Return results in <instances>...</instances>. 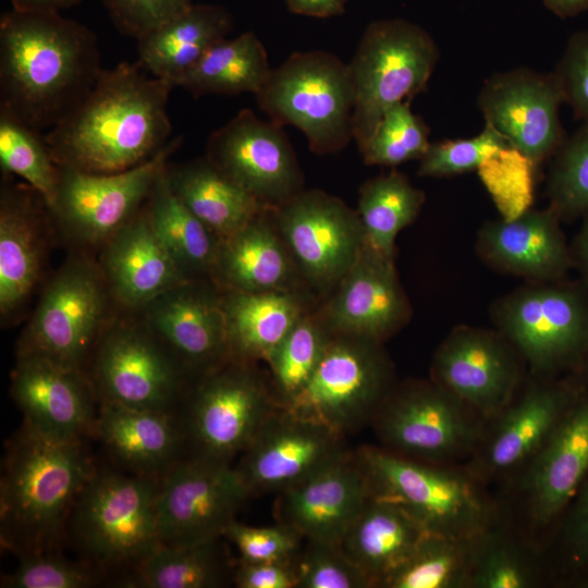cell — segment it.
<instances>
[{"label":"cell","mask_w":588,"mask_h":588,"mask_svg":"<svg viewBox=\"0 0 588 588\" xmlns=\"http://www.w3.org/2000/svg\"><path fill=\"white\" fill-rule=\"evenodd\" d=\"M3 179L0 195V313L15 314L36 289L42 272L51 220L46 200L28 184Z\"/></svg>","instance_id":"cell-29"},{"label":"cell","mask_w":588,"mask_h":588,"mask_svg":"<svg viewBox=\"0 0 588 588\" xmlns=\"http://www.w3.org/2000/svg\"><path fill=\"white\" fill-rule=\"evenodd\" d=\"M83 444L46 437L23 424L8 444L1 475L2 547L23 556L57 546L96 470Z\"/></svg>","instance_id":"cell-3"},{"label":"cell","mask_w":588,"mask_h":588,"mask_svg":"<svg viewBox=\"0 0 588 588\" xmlns=\"http://www.w3.org/2000/svg\"><path fill=\"white\" fill-rule=\"evenodd\" d=\"M547 184L550 205L561 219L588 212V122L554 154Z\"/></svg>","instance_id":"cell-45"},{"label":"cell","mask_w":588,"mask_h":588,"mask_svg":"<svg viewBox=\"0 0 588 588\" xmlns=\"http://www.w3.org/2000/svg\"><path fill=\"white\" fill-rule=\"evenodd\" d=\"M524 365L499 331L460 326L438 347L432 380L487 422L520 390Z\"/></svg>","instance_id":"cell-19"},{"label":"cell","mask_w":588,"mask_h":588,"mask_svg":"<svg viewBox=\"0 0 588 588\" xmlns=\"http://www.w3.org/2000/svg\"><path fill=\"white\" fill-rule=\"evenodd\" d=\"M99 401L177 413L188 372L142 321L110 319L88 375Z\"/></svg>","instance_id":"cell-12"},{"label":"cell","mask_w":588,"mask_h":588,"mask_svg":"<svg viewBox=\"0 0 588 588\" xmlns=\"http://www.w3.org/2000/svg\"><path fill=\"white\" fill-rule=\"evenodd\" d=\"M98 262L112 299L140 311L189 279L156 233L144 206L100 248Z\"/></svg>","instance_id":"cell-28"},{"label":"cell","mask_w":588,"mask_h":588,"mask_svg":"<svg viewBox=\"0 0 588 588\" xmlns=\"http://www.w3.org/2000/svg\"><path fill=\"white\" fill-rule=\"evenodd\" d=\"M544 7L561 19L576 16L588 11V0H542Z\"/></svg>","instance_id":"cell-58"},{"label":"cell","mask_w":588,"mask_h":588,"mask_svg":"<svg viewBox=\"0 0 588 588\" xmlns=\"http://www.w3.org/2000/svg\"><path fill=\"white\" fill-rule=\"evenodd\" d=\"M12 399L24 425L46 437L78 441L94 431L99 402L89 376L39 357L17 358Z\"/></svg>","instance_id":"cell-22"},{"label":"cell","mask_w":588,"mask_h":588,"mask_svg":"<svg viewBox=\"0 0 588 588\" xmlns=\"http://www.w3.org/2000/svg\"><path fill=\"white\" fill-rule=\"evenodd\" d=\"M333 333L324 322L304 314L269 356L273 395L285 407L305 387Z\"/></svg>","instance_id":"cell-42"},{"label":"cell","mask_w":588,"mask_h":588,"mask_svg":"<svg viewBox=\"0 0 588 588\" xmlns=\"http://www.w3.org/2000/svg\"><path fill=\"white\" fill-rule=\"evenodd\" d=\"M430 145L429 128L403 101L385 111L371 136L358 147L364 163L396 167L420 160Z\"/></svg>","instance_id":"cell-44"},{"label":"cell","mask_w":588,"mask_h":588,"mask_svg":"<svg viewBox=\"0 0 588 588\" xmlns=\"http://www.w3.org/2000/svg\"><path fill=\"white\" fill-rule=\"evenodd\" d=\"M588 477V392L576 397L515 482L534 529L553 523Z\"/></svg>","instance_id":"cell-25"},{"label":"cell","mask_w":588,"mask_h":588,"mask_svg":"<svg viewBox=\"0 0 588 588\" xmlns=\"http://www.w3.org/2000/svg\"><path fill=\"white\" fill-rule=\"evenodd\" d=\"M173 88L138 62L102 69L81 103L44 136L54 162L107 174L148 161L171 140L167 106Z\"/></svg>","instance_id":"cell-1"},{"label":"cell","mask_w":588,"mask_h":588,"mask_svg":"<svg viewBox=\"0 0 588 588\" xmlns=\"http://www.w3.org/2000/svg\"><path fill=\"white\" fill-rule=\"evenodd\" d=\"M564 102L553 72L526 68L493 74L477 98L486 123L536 167L553 157L566 139L560 120V107Z\"/></svg>","instance_id":"cell-21"},{"label":"cell","mask_w":588,"mask_h":588,"mask_svg":"<svg viewBox=\"0 0 588 588\" xmlns=\"http://www.w3.org/2000/svg\"><path fill=\"white\" fill-rule=\"evenodd\" d=\"M371 492L405 510L428 532L474 539L501 520L487 485L466 467L365 446L356 454Z\"/></svg>","instance_id":"cell-4"},{"label":"cell","mask_w":588,"mask_h":588,"mask_svg":"<svg viewBox=\"0 0 588 588\" xmlns=\"http://www.w3.org/2000/svg\"><path fill=\"white\" fill-rule=\"evenodd\" d=\"M371 421L383 449L434 464L468 460L486 426L481 417L433 380L391 390Z\"/></svg>","instance_id":"cell-11"},{"label":"cell","mask_w":588,"mask_h":588,"mask_svg":"<svg viewBox=\"0 0 588 588\" xmlns=\"http://www.w3.org/2000/svg\"><path fill=\"white\" fill-rule=\"evenodd\" d=\"M140 311L143 322L188 375L198 377L230 358L222 292L189 280Z\"/></svg>","instance_id":"cell-23"},{"label":"cell","mask_w":588,"mask_h":588,"mask_svg":"<svg viewBox=\"0 0 588 588\" xmlns=\"http://www.w3.org/2000/svg\"><path fill=\"white\" fill-rule=\"evenodd\" d=\"M12 9L21 11L59 12L78 4L82 0H10Z\"/></svg>","instance_id":"cell-57"},{"label":"cell","mask_w":588,"mask_h":588,"mask_svg":"<svg viewBox=\"0 0 588 588\" xmlns=\"http://www.w3.org/2000/svg\"><path fill=\"white\" fill-rule=\"evenodd\" d=\"M167 164L158 174L145 207L156 233L179 268L189 280H196L197 274H211L220 237L173 192Z\"/></svg>","instance_id":"cell-37"},{"label":"cell","mask_w":588,"mask_h":588,"mask_svg":"<svg viewBox=\"0 0 588 588\" xmlns=\"http://www.w3.org/2000/svg\"><path fill=\"white\" fill-rule=\"evenodd\" d=\"M277 407L252 363L226 359L198 376L176 413L185 457L231 464Z\"/></svg>","instance_id":"cell-8"},{"label":"cell","mask_w":588,"mask_h":588,"mask_svg":"<svg viewBox=\"0 0 588 588\" xmlns=\"http://www.w3.org/2000/svg\"><path fill=\"white\" fill-rule=\"evenodd\" d=\"M296 588L371 587L339 543L306 540L296 558Z\"/></svg>","instance_id":"cell-48"},{"label":"cell","mask_w":588,"mask_h":588,"mask_svg":"<svg viewBox=\"0 0 588 588\" xmlns=\"http://www.w3.org/2000/svg\"><path fill=\"white\" fill-rule=\"evenodd\" d=\"M117 29L136 40L193 4V0H102Z\"/></svg>","instance_id":"cell-51"},{"label":"cell","mask_w":588,"mask_h":588,"mask_svg":"<svg viewBox=\"0 0 588 588\" xmlns=\"http://www.w3.org/2000/svg\"><path fill=\"white\" fill-rule=\"evenodd\" d=\"M224 537L237 549L240 560L246 562L294 561L304 540L293 528L280 523L268 527H253L237 520L226 528Z\"/></svg>","instance_id":"cell-50"},{"label":"cell","mask_w":588,"mask_h":588,"mask_svg":"<svg viewBox=\"0 0 588 588\" xmlns=\"http://www.w3.org/2000/svg\"><path fill=\"white\" fill-rule=\"evenodd\" d=\"M573 265L588 284V212L571 246Z\"/></svg>","instance_id":"cell-56"},{"label":"cell","mask_w":588,"mask_h":588,"mask_svg":"<svg viewBox=\"0 0 588 588\" xmlns=\"http://www.w3.org/2000/svg\"><path fill=\"white\" fill-rule=\"evenodd\" d=\"M0 166L3 174L17 175L39 193L49 206L59 181L45 137L5 110L0 109Z\"/></svg>","instance_id":"cell-43"},{"label":"cell","mask_w":588,"mask_h":588,"mask_svg":"<svg viewBox=\"0 0 588 588\" xmlns=\"http://www.w3.org/2000/svg\"><path fill=\"white\" fill-rule=\"evenodd\" d=\"M553 73L575 117L588 122V30L569 37Z\"/></svg>","instance_id":"cell-52"},{"label":"cell","mask_w":588,"mask_h":588,"mask_svg":"<svg viewBox=\"0 0 588 588\" xmlns=\"http://www.w3.org/2000/svg\"><path fill=\"white\" fill-rule=\"evenodd\" d=\"M336 285L323 317L333 334L381 343L409 319L411 306L400 283L394 258L367 243Z\"/></svg>","instance_id":"cell-24"},{"label":"cell","mask_w":588,"mask_h":588,"mask_svg":"<svg viewBox=\"0 0 588 588\" xmlns=\"http://www.w3.org/2000/svg\"><path fill=\"white\" fill-rule=\"evenodd\" d=\"M158 489L159 479L96 468L69 518L83 561L101 574L125 572V578L155 551Z\"/></svg>","instance_id":"cell-5"},{"label":"cell","mask_w":588,"mask_h":588,"mask_svg":"<svg viewBox=\"0 0 588 588\" xmlns=\"http://www.w3.org/2000/svg\"><path fill=\"white\" fill-rule=\"evenodd\" d=\"M294 264L318 286L336 285L366 244L357 211L320 189H304L273 208Z\"/></svg>","instance_id":"cell-18"},{"label":"cell","mask_w":588,"mask_h":588,"mask_svg":"<svg viewBox=\"0 0 588 588\" xmlns=\"http://www.w3.org/2000/svg\"><path fill=\"white\" fill-rule=\"evenodd\" d=\"M560 220L549 206L487 221L477 234V254L491 268L528 282L562 281L574 265Z\"/></svg>","instance_id":"cell-27"},{"label":"cell","mask_w":588,"mask_h":588,"mask_svg":"<svg viewBox=\"0 0 588 588\" xmlns=\"http://www.w3.org/2000/svg\"><path fill=\"white\" fill-rule=\"evenodd\" d=\"M287 9L295 14L328 19L342 14L347 0H283Z\"/></svg>","instance_id":"cell-55"},{"label":"cell","mask_w":588,"mask_h":588,"mask_svg":"<svg viewBox=\"0 0 588 588\" xmlns=\"http://www.w3.org/2000/svg\"><path fill=\"white\" fill-rule=\"evenodd\" d=\"M491 317L534 376L551 377L588 355V293L583 286L528 282L499 298Z\"/></svg>","instance_id":"cell-10"},{"label":"cell","mask_w":588,"mask_h":588,"mask_svg":"<svg viewBox=\"0 0 588 588\" xmlns=\"http://www.w3.org/2000/svg\"><path fill=\"white\" fill-rule=\"evenodd\" d=\"M439 60L432 36L403 19L371 22L348 64L354 90L353 140L362 146L387 110L424 91Z\"/></svg>","instance_id":"cell-7"},{"label":"cell","mask_w":588,"mask_h":588,"mask_svg":"<svg viewBox=\"0 0 588 588\" xmlns=\"http://www.w3.org/2000/svg\"><path fill=\"white\" fill-rule=\"evenodd\" d=\"M542 569L530 541L498 522L474 539L470 588H534Z\"/></svg>","instance_id":"cell-40"},{"label":"cell","mask_w":588,"mask_h":588,"mask_svg":"<svg viewBox=\"0 0 588 588\" xmlns=\"http://www.w3.org/2000/svg\"><path fill=\"white\" fill-rule=\"evenodd\" d=\"M576 397L567 384L534 376L499 415L486 422L465 467L486 485L515 481L544 446Z\"/></svg>","instance_id":"cell-16"},{"label":"cell","mask_w":588,"mask_h":588,"mask_svg":"<svg viewBox=\"0 0 588 588\" xmlns=\"http://www.w3.org/2000/svg\"><path fill=\"white\" fill-rule=\"evenodd\" d=\"M427 534L400 505L371 492L340 546L371 587H380L412 556Z\"/></svg>","instance_id":"cell-32"},{"label":"cell","mask_w":588,"mask_h":588,"mask_svg":"<svg viewBox=\"0 0 588 588\" xmlns=\"http://www.w3.org/2000/svg\"><path fill=\"white\" fill-rule=\"evenodd\" d=\"M233 584L238 588H296V560L289 562H246L235 565Z\"/></svg>","instance_id":"cell-53"},{"label":"cell","mask_w":588,"mask_h":588,"mask_svg":"<svg viewBox=\"0 0 588 588\" xmlns=\"http://www.w3.org/2000/svg\"><path fill=\"white\" fill-rule=\"evenodd\" d=\"M425 193L395 170L367 180L359 188L357 213L366 243L394 258L399 233L418 217Z\"/></svg>","instance_id":"cell-39"},{"label":"cell","mask_w":588,"mask_h":588,"mask_svg":"<svg viewBox=\"0 0 588 588\" xmlns=\"http://www.w3.org/2000/svg\"><path fill=\"white\" fill-rule=\"evenodd\" d=\"M224 536L182 544H160L121 584L140 588H218L233 583Z\"/></svg>","instance_id":"cell-36"},{"label":"cell","mask_w":588,"mask_h":588,"mask_svg":"<svg viewBox=\"0 0 588 588\" xmlns=\"http://www.w3.org/2000/svg\"><path fill=\"white\" fill-rule=\"evenodd\" d=\"M564 535L571 553L579 562H588V477L573 498Z\"/></svg>","instance_id":"cell-54"},{"label":"cell","mask_w":588,"mask_h":588,"mask_svg":"<svg viewBox=\"0 0 588 588\" xmlns=\"http://www.w3.org/2000/svg\"><path fill=\"white\" fill-rule=\"evenodd\" d=\"M98 403L93 433L128 473L160 479L185 457L175 413Z\"/></svg>","instance_id":"cell-30"},{"label":"cell","mask_w":588,"mask_h":588,"mask_svg":"<svg viewBox=\"0 0 588 588\" xmlns=\"http://www.w3.org/2000/svg\"><path fill=\"white\" fill-rule=\"evenodd\" d=\"M510 143L487 123L474 137L430 143L419 160L418 175L442 177L477 171L488 157Z\"/></svg>","instance_id":"cell-47"},{"label":"cell","mask_w":588,"mask_h":588,"mask_svg":"<svg viewBox=\"0 0 588 588\" xmlns=\"http://www.w3.org/2000/svg\"><path fill=\"white\" fill-rule=\"evenodd\" d=\"M271 68L267 50L253 33L213 45L177 82L194 98L204 95L257 94Z\"/></svg>","instance_id":"cell-38"},{"label":"cell","mask_w":588,"mask_h":588,"mask_svg":"<svg viewBox=\"0 0 588 588\" xmlns=\"http://www.w3.org/2000/svg\"><path fill=\"white\" fill-rule=\"evenodd\" d=\"M171 139L148 161L117 173H88L59 166L51 220L74 244L101 248L146 203L152 185L181 145Z\"/></svg>","instance_id":"cell-14"},{"label":"cell","mask_w":588,"mask_h":588,"mask_svg":"<svg viewBox=\"0 0 588 588\" xmlns=\"http://www.w3.org/2000/svg\"><path fill=\"white\" fill-rule=\"evenodd\" d=\"M536 168L510 143L477 169L503 219H514L530 209Z\"/></svg>","instance_id":"cell-46"},{"label":"cell","mask_w":588,"mask_h":588,"mask_svg":"<svg viewBox=\"0 0 588 588\" xmlns=\"http://www.w3.org/2000/svg\"><path fill=\"white\" fill-rule=\"evenodd\" d=\"M350 454L343 436L277 407L234 466L250 495L294 487Z\"/></svg>","instance_id":"cell-20"},{"label":"cell","mask_w":588,"mask_h":588,"mask_svg":"<svg viewBox=\"0 0 588 588\" xmlns=\"http://www.w3.org/2000/svg\"><path fill=\"white\" fill-rule=\"evenodd\" d=\"M474 539L428 532L412 556L380 587L470 588Z\"/></svg>","instance_id":"cell-41"},{"label":"cell","mask_w":588,"mask_h":588,"mask_svg":"<svg viewBox=\"0 0 588 588\" xmlns=\"http://www.w3.org/2000/svg\"><path fill=\"white\" fill-rule=\"evenodd\" d=\"M19 567L3 577L4 588H89L101 573L86 562H72L52 551L23 555Z\"/></svg>","instance_id":"cell-49"},{"label":"cell","mask_w":588,"mask_h":588,"mask_svg":"<svg viewBox=\"0 0 588 588\" xmlns=\"http://www.w3.org/2000/svg\"><path fill=\"white\" fill-rule=\"evenodd\" d=\"M390 382L379 342L333 334L314 373L284 408L344 437L371 421Z\"/></svg>","instance_id":"cell-13"},{"label":"cell","mask_w":588,"mask_h":588,"mask_svg":"<svg viewBox=\"0 0 588 588\" xmlns=\"http://www.w3.org/2000/svg\"><path fill=\"white\" fill-rule=\"evenodd\" d=\"M266 207L277 208L304 191V175L283 126L241 110L211 133L205 156Z\"/></svg>","instance_id":"cell-17"},{"label":"cell","mask_w":588,"mask_h":588,"mask_svg":"<svg viewBox=\"0 0 588 588\" xmlns=\"http://www.w3.org/2000/svg\"><path fill=\"white\" fill-rule=\"evenodd\" d=\"M232 28L222 7L192 4L137 41L138 63L151 76L177 82Z\"/></svg>","instance_id":"cell-33"},{"label":"cell","mask_w":588,"mask_h":588,"mask_svg":"<svg viewBox=\"0 0 588 588\" xmlns=\"http://www.w3.org/2000/svg\"><path fill=\"white\" fill-rule=\"evenodd\" d=\"M371 493L356 455L328 466L305 481L278 493V523L304 540L339 543Z\"/></svg>","instance_id":"cell-26"},{"label":"cell","mask_w":588,"mask_h":588,"mask_svg":"<svg viewBox=\"0 0 588 588\" xmlns=\"http://www.w3.org/2000/svg\"><path fill=\"white\" fill-rule=\"evenodd\" d=\"M271 209L220 238L211 275L224 291L289 290L295 264L274 221H269Z\"/></svg>","instance_id":"cell-31"},{"label":"cell","mask_w":588,"mask_h":588,"mask_svg":"<svg viewBox=\"0 0 588 588\" xmlns=\"http://www.w3.org/2000/svg\"><path fill=\"white\" fill-rule=\"evenodd\" d=\"M223 307L229 356L252 364L267 362L304 315L301 302L290 290L224 291Z\"/></svg>","instance_id":"cell-34"},{"label":"cell","mask_w":588,"mask_h":588,"mask_svg":"<svg viewBox=\"0 0 588 588\" xmlns=\"http://www.w3.org/2000/svg\"><path fill=\"white\" fill-rule=\"evenodd\" d=\"M167 175L182 203L220 238L238 231L267 208L206 157L182 164L168 162Z\"/></svg>","instance_id":"cell-35"},{"label":"cell","mask_w":588,"mask_h":588,"mask_svg":"<svg viewBox=\"0 0 588 588\" xmlns=\"http://www.w3.org/2000/svg\"><path fill=\"white\" fill-rule=\"evenodd\" d=\"M270 121L291 125L316 155L335 154L353 140L354 90L348 64L323 50L292 53L255 94Z\"/></svg>","instance_id":"cell-6"},{"label":"cell","mask_w":588,"mask_h":588,"mask_svg":"<svg viewBox=\"0 0 588 588\" xmlns=\"http://www.w3.org/2000/svg\"><path fill=\"white\" fill-rule=\"evenodd\" d=\"M250 497L228 463L184 457L159 479L160 544H192L223 537Z\"/></svg>","instance_id":"cell-15"},{"label":"cell","mask_w":588,"mask_h":588,"mask_svg":"<svg viewBox=\"0 0 588 588\" xmlns=\"http://www.w3.org/2000/svg\"><path fill=\"white\" fill-rule=\"evenodd\" d=\"M110 299L98 262L84 254L72 256L44 287L19 339L16 358L39 357L84 370L111 319Z\"/></svg>","instance_id":"cell-9"},{"label":"cell","mask_w":588,"mask_h":588,"mask_svg":"<svg viewBox=\"0 0 588 588\" xmlns=\"http://www.w3.org/2000/svg\"><path fill=\"white\" fill-rule=\"evenodd\" d=\"M102 68L96 35L59 12L12 9L0 19V109L52 128L87 96Z\"/></svg>","instance_id":"cell-2"}]
</instances>
